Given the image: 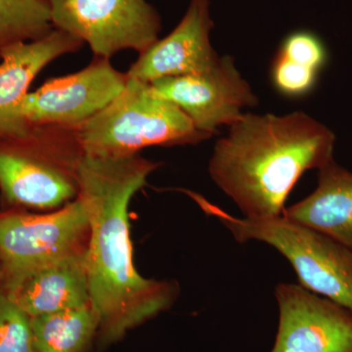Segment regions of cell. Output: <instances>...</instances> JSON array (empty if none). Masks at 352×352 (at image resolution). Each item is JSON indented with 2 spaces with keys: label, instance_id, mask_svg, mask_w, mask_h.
I'll return each mask as SVG.
<instances>
[{
  "label": "cell",
  "instance_id": "11",
  "mask_svg": "<svg viewBox=\"0 0 352 352\" xmlns=\"http://www.w3.org/2000/svg\"><path fill=\"white\" fill-rule=\"evenodd\" d=\"M214 21L210 0H191L179 24L157 39L131 65L126 75L145 82L166 76L195 75L214 68L220 57L210 43Z\"/></svg>",
  "mask_w": 352,
  "mask_h": 352
},
{
  "label": "cell",
  "instance_id": "8",
  "mask_svg": "<svg viewBox=\"0 0 352 352\" xmlns=\"http://www.w3.org/2000/svg\"><path fill=\"white\" fill-rule=\"evenodd\" d=\"M129 76L110 59L95 57L82 71L53 78L25 97L21 113L31 126L76 129L122 94Z\"/></svg>",
  "mask_w": 352,
  "mask_h": 352
},
{
  "label": "cell",
  "instance_id": "19",
  "mask_svg": "<svg viewBox=\"0 0 352 352\" xmlns=\"http://www.w3.org/2000/svg\"><path fill=\"white\" fill-rule=\"evenodd\" d=\"M278 54L317 72L326 62L325 46L309 31L292 32L284 39Z\"/></svg>",
  "mask_w": 352,
  "mask_h": 352
},
{
  "label": "cell",
  "instance_id": "20",
  "mask_svg": "<svg viewBox=\"0 0 352 352\" xmlns=\"http://www.w3.org/2000/svg\"><path fill=\"white\" fill-rule=\"evenodd\" d=\"M1 283H2V267H1V263H0V288H1Z\"/></svg>",
  "mask_w": 352,
  "mask_h": 352
},
{
  "label": "cell",
  "instance_id": "1",
  "mask_svg": "<svg viewBox=\"0 0 352 352\" xmlns=\"http://www.w3.org/2000/svg\"><path fill=\"white\" fill-rule=\"evenodd\" d=\"M161 163L140 154L107 157L83 154L78 168L80 195L89 220L85 263L98 337L112 344L166 311L179 295L175 281L147 279L134 265L129 207Z\"/></svg>",
  "mask_w": 352,
  "mask_h": 352
},
{
  "label": "cell",
  "instance_id": "13",
  "mask_svg": "<svg viewBox=\"0 0 352 352\" xmlns=\"http://www.w3.org/2000/svg\"><path fill=\"white\" fill-rule=\"evenodd\" d=\"M85 256L75 254L41 266L1 289L31 318L87 307L91 303Z\"/></svg>",
  "mask_w": 352,
  "mask_h": 352
},
{
  "label": "cell",
  "instance_id": "16",
  "mask_svg": "<svg viewBox=\"0 0 352 352\" xmlns=\"http://www.w3.org/2000/svg\"><path fill=\"white\" fill-rule=\"evenodd\" d=\"M52 30L48 0H0V50L36 41Z\"/></svg>",
  "mask_w": 352,
  "mask_h": 352
},
{
  "label": "cell",
  "instance_id": "18",
  "mask_svg": "<svg viewBox=\"0 0 352 352\" xmlns=\"http://www.w3.org/2000/svg\"><path fill=\"white\" fill-rule=\"evenodd\" d=\"M317 73L314 69L277 54L272 67L273 85L278 91L287 96H302L314 87Z\"/></svg>",
  "mask_w": 352,
  "mask_h": 352
},
{
  "label": "cell",
  "instance_id": "7",
  "mask_svg": "<svg viewBox=\"0 0 352 352\" xmlns=\"http://www.w3.org/2000/svg\"><path fill=\"white\" fill-rule=\"evenodd\" d=\"M51 22L87 43L95 57L144 52L159 39L161 17L146 0H48Z\"/></svg>",
  "mask_w": 352,
  "mask_h": 352
},
{
  "label": "cell",
  "instance_id": "3",
  "mask_svg": "<svg viewBox=\"0 0 352 352\" xmlns=\"http://www.w3.org/2000/svg\"><path fill=\"white\" fill-rule=\"evenodd\" d=\"M76 132L83 154L107 157L131 156L152 146L195 145L212 138L149 82L131 78L119 96Z\"/></svg>",
  "mask_w": 352,
  "mask_h": 352
},
{
  "label": "cell",
  "instance_id": "12",
  "mask_svg": "<svg viewBox=\"0 0 352 352\" xmlns=\"http://www.w3.org/2000/svg\"><path fill=\"white\" fill-rule=\"evenodd\" d=\"M80 38L54 29L43 38L0 50V138H24L32 127L21 105L36 76L47 65L82 47Z\"/></svg>",
  "mask_w": 352,
  "mask_h": 352
},
{
  "label": "cell",
  "instance_id": "4",
  "mask_svg": "<svg viewBox=\"0 0 352 352\" xmlns=\"http://www.w3.org/2000/svg\"><path fill=\"white\" fill-rule=\"evenodd\" d=\"M83 151L76 129L32 126L24 138H0V192L16 208L50 210L80 194Z\"/></svg>",
  "mask_w": 352,
  "mask_h": 352
},
{
  "label": "cell",
  "instance_id": "10",
  "mask_svg": "<svg viewBox=\"0 0 352 352\" xmlns=\"http://www.w3.org/2000/svg\"><path fill=\"white\" fill-rule=\"evenodd\" d=\"M279 327L271 352H352V311L300 285L275 288Z\"/></svg>",
  "mask_w": 352,
  "mask_h": 352
},
{
  "label": "cell",
  "instance_id": "15",
  "mask_svg": "<svg viewBox=\"0 0 352 352\" xmlns=\"http://www.w3.org/2000/svg\"><path fill=\"white\" fill-rule=\"evenodd\" d=\"M36 352H85L98 336L99 320L91 305L32 317Z\"/></svg>",
  "mask_w": 352,
  "mask_h": 352
},
{
  "label": "cell",
  "instance_id": "17",
  "mask_svg": "<svg viewBox=\"0 0 352 352\" xmlns=\"http://www.w3.org/2000/svg\"><path fill=\"white\" fill-rule=\"evenodd\" d=\"M0 352H36L31 317L0 289Z\"/></svg>",
  "mask_w": 352,
  "mask_h": 352
},
{
  "label": "cell",
  "instance_id": "2",
  "mask_svg": "<svg viewBox=\"0 0 352 352\" xmlns=\"http://www.w3.org/2000/svg\"><path fill=\"white\" fill-rule=\"evenodd\" d=\"M228 129L208 173L247 219L281 217L303 173L333 159L335 134L305 113H243Z\"/></svg>",
  "mask_w": 352,
  "mask_h": 352
},
{
  "label": "cell",
  "instance_id": "14",
  "mask_svg": "<svg viewBox=\"0 0 352 352\" xmlns=\"http://www.w3.org/2000/svg\"><path fill=\"white\" fill-rule=\"evenodd\" d=\"M282 217L324 234L352 252V173L331 160L318 170L317 188L285 208Z\"/></svg>",
  "mask_w": 352,
  "mask_h": 352
},
{
  "label": "cell",
  "instance_id": "5",
  "mask_svg": "<svg viewBox=\"0 0 352 352\" xmlns=\"http://www.w3.org/2000/svg\"><path fill=\"white\" fill-rule=\"evenodd\" d=\"M184 192V190H182ZM203 212L219 220L239 243L259 241L276 249L293 266L300 286L352 311V252L320 232L284 217H234L194 192Z\"/></svg>",
  "mask_w": 352,
  "mask_h": 352
},
{
  "label": "cell",
  "instance_id": "6",
  "mask_svg": "<svg viewBox=\"0 0 352 352\" xmlns=\"http://www.w3.org/2000/svg\"><path fill=\"white\" fill-rule=\"evenodd\" d=\"M88 237L87 208L80 195L63 207L41 214L1 212V287L41 266L85 254Z\"/></svg>",
  "mask_w": 352,
  "mask_h": 352
},
{
  "label": "cell",
  "instance_id": "9",
  "mask_svg": "<svg viewBox=\"0 0 352 352\" xmlns=\"http://www.w3.org/2000/svg\"><path fill=\"white\" fill-rule=\"evenodd\" d=\"M153 90L177 106L196 129L212 136L230 126L243 109L258 105V99L231 56L224 55L214 68L195 75L166 76L150 82Z\"/></svg>",
  "mask_w": 352,
  "mask_h": 352
}]
</instances>
